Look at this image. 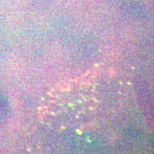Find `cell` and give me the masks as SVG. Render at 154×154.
<instances>
[{
  "label": "cell",
  "instance_id": "1",
  "mask_svg": "<svg viewBox=\"0 0 154 154\" xmlns=\"http://www.w3.org/2000/svg\"><path fill=\"white\" fill-rule=\"evenodd\" d=\"M103 94L98 75L64 82L45 97L41 105L42 117L56 127L85 125L99 112Z\"/></svg>",
  "mask_w": 154,
  "mask_h": 154
}]
</instances>
